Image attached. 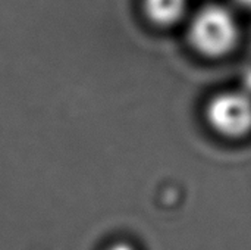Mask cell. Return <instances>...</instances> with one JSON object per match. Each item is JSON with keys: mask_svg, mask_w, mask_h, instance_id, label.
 Listing matches in <instances>:
<instances>
[{"mask_svg": "<svg viewBox=\"0 0 251 250\" xmlns=\"http://www.w3.org/2000/svg\"><path fill=\"white\" fill-rule=\"evenodd\" d=\"M187 9V0H144L147 16L159 25H172L181 19Z\"/></svg>", "mask_w": 251, "mask_h": 250, "instance_id": "3957f363", "label": "cell"}, {"mask_svg": "<svg viewBox=\"0 0 251 250\" xmlns=\"http://www.w3.org/2000/svg\"><path fill=\"white\" fill-rule=\"evenodd\" d=\"M206 116L226 137H241L251 130V96L246 91H224L212 97Z\"/></svg>", "mask_w": 251, "mask_h": 250, "instance_id": "7a4b0ae2", "label": "cell"}, {"mask_svg": "<svg viewBox=\"0 0 251 250\" xmlns=\"http://www.w3.org/2000/svg\"><path fill=\"white\" fill-rule=\"evenodd\" d=\"M107 250H135L131 245L128 243H116V245H112Z\"/></svg>", "mask_w": 251, "mask_h": 250, "instance_id": "5b68a950", "label": "cell"}, {"mask_svg": "<svg viewBox=\"0 0 251 250\" xmlns=\"http://www.w3.org/2000/svg\"><path fill=\"white\" fill-rule=\"evenodd\" d=\"M190 40L206 56H224L238 40V24L226 7L210 4L194 15L190 24Z\"/></svg>", "mask_w": 251, "mask_h": 250, "instance_id": "6da1fadb", "label": "cell"}, {"mask_svg": "<svg viewBox=\"0 0 251 250\" xmlns=\"http://www.w3.org/2000/svg\"><path fill=\"white\" fill-rule=\"evenodd\" d=\"M244 87H246L244 91L251 96V69H249V71L246 72V77H244Z\"/></svg>", "mask_w": 251, "mask_h": 250, "instance_id": "277c9868", "label": "cell"}, {"mask_svg": "<svg viewBox=\"0 0 251 250\" xmlns=\"http://www.w3.org/2000/svg\"><path fill=\"white\" fill-rule=\"evenodd\" d=\"M240 4H243V6H246V7H249L251 9V0H237Z\"/></svg>", "mask_w": 251, "mask_h": 250, "instance_id": "8992f818", "label": "cell"}]
</instances>
